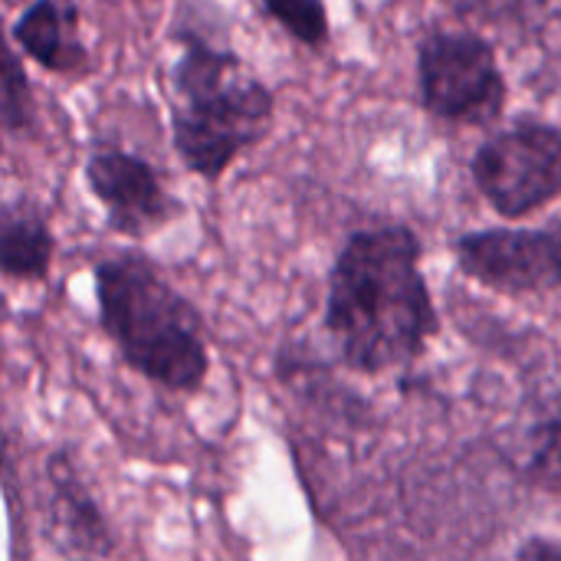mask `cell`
<instances>
[{
	"instance_id": "1",
	"label": "cell",
	"mask_w": 561,
	"mask_h": 561,
	"mask_svg": "<svg viewBox=\"0 0 561 561\" xmlns=\"http://www.w3.org/2000/svg\"><path fill=\"white\" fill-rule=\"evenodd\" d=\"M437 329L417 237L408 227L352 233L335 256L325 302L339 358L352 371L381 375L421 358Z\"/></svg>"
},
{
	"instance_id": "2",
	"label": "cell",
	"mask_w": 561,
	"mask_h": 561,
	"mask_svg": "<svg viewBox=\"0 0 561 561\" xmlns=\"http://www.w3.org/2000/svg\"><path fill=\"white\" fill-rule=\"evenodd\" d=\"M95 299L105 335L148 381L197 391L210 358L197 309L145 256H115L95 270Z\"/></svg>"
},
{
	"instance_id": "3",
	"label": "cell",
	"mask_w": 561,
	"mask_h": 561,
	"mask_svg": "<svg viewBox=\"0 0 561 561\" xmlns=\"http://www.w3.org/2000/svg\"><path fill=\"white\" fill-rule=\"evenodd\" d=\"M174 89L184 99L171 118L174 148L204 181H217L240 151L263 141L273 128V92L240 66V56L197 36H184Z\"/></svg>"
},
{
	"instance_id": "4",
	"label": "cell",
	"mask_w": 561,
	"mask_h": 561,
	"mask_svg": "<svg viewBox=\"0 0 561 561\" xmlns=\"http://www.w3.org/2000/svg\"><path fill=\"white\" fill-rule=\"evenodd\" d=\"M421 102L457 125H486L506 105V79L493 46L477 33L434 30L417 46Z\"/></svg>"
},
{
	"instance_id": "5",
	"label": "cell",
	"mask_w": 561,
	"mask_h": 561,
	"mask_svg": "<svg viewBox=\"0 0 561 561\" xmlns=\"http://www.w3.org/2000/svg\"><path fill=\"white\" fill-rule=\"evenodd\" d=\"M473 181L503 217H526L561 197V128L516 122L473 154Z\"/></svg>"
},
{
	"instance_id": "6",
	"label": "cell",
	"mask_w": 561,
	"mask_h": 561,
	"mask_svg": "<svg viewBox=\"0 0 561 561\" xmlns=\"http://www.w3.org/2000/svg\"><path fill=\"white\" fill-rule=\"evenodd\" d=\"M460 270L506 296H539L561 286V224L496 227L457 240Z\"/></svg>"
},
{
	"instance_id": "7",
	"label": "cell",
	"mask_w": 561,
	"mask_h": 561,
	"mask_svg": "<svg viewBox=\"0 0 561 561\" xmlns=\"http://www.w3.org/2000/svg\"><path fill=\"white\" fill-rule=\"evenodd\" d=\"M85 184L105 207L112 230L125 237H145L178 214V204L158 181L154 168L118 148H102L89 158Z\"/></svg>"
},
{
	"instance_id": "8",
	"label": "cell",
	"mask_w": 561,
	"mask_h": 561,
	"mask_svg": "<svg viewBox=\"0 0 561 561\" xmlns=\"http://www.w3.org/2000/svg\"><path fill=\"white\" fill-rule=\"evenodd\" d=\"M13 43L53 72H79L89 66L76 0H33L13 23Z\"/></svg>"
},
{
	"instance_id": "9",
	"label": "cell",
	"mask_w": 561,
	"mask_h": 561,
	"mask_svg": "<svg viewBox=\"0 0 561 561\" xmlns=\"http://www.w3.org/2000/svg\"><path fill=\"white\" fill-rule=\"evenodd\" d=\"M53 263V233L46 220L26 204L3 207V230H0V266L7 279L36 283L46 279Z\"/></svg>"
},
{
	"instance_id": "10",
	"label": "cell",
	"mask_w": 561,
	"mask_h": 561,
	"mask_svg": "<svg viewBox=\"0 0 561 561\" xmlns=\"http://www.w3.org/2000/svg\"><path fill=\"white\" fill-rule=\"evenodd\" d=\"M49 473H53V483H56V490H59V500H56V503H59V510H66V519H69L72 536H76V539H92L95 549L105 552V549H108V542H105L108 533H105V526H102L95 506L85 500L82 486H76V480L69 477V463H66L62 457H56V460H49Z\"/></svg>"
},
{
	"instance_id": "11",
	"label": "cell",
	"mask_w": 561,
	"mask_h": 561,
	"mask_svg": "<svg viewBox=\"0 0 561 561\" xmlns=\"http://www.w3.org/2000/svg\"><path fill=\"white\" fill-rule=\"evenodd\" d=\"M260 7L302 46L319 49L329 43V13L322 0H260Z\"/></svg>"
},
{
	"instance_id": "12",
	"label": "cell",
	"mask_w": 561,
	"mask_h": 561,
	"mask_svg": "<svg viewBox=\"0 0 561 561\" xmlns=\"http://www.w3.org/2000/svg\"><path fill=\"white\" fill-rule=\"evenodd\" d=\"M3 125L7 131H20L33 122V92H30V79L16 59V53L3 56Z\"/></svg>"
},
{
	"instance_id": "13",
	"label": "cell",
	"mask_w": 561,
	"mask_h": 561,
	"mask_svg": "<svg viewBox=\"0 0 561 561\" xmlns=\"http://www.w3.org/2000/svg\"><path fill=\"white\" fill-rule=\"evenodd\" d=\"M529 477L539 486H546L552 493H561V417H556L546 427H539L536 447H533Z\"/></svg>"
},
{
	"instance_id": "14",
	"label": "cell",
	"mask_w": 561,
	"mask_h": 561,
	"mask_svg": "<svg viewBox=\"0 0 561 561\" xmlns=\"http://www.w3.org/2000/svg\"><path fill=\"white\" fill-rule=\"evenodd\" d=\"M460 16H477L483 23H519L542 10L549 0H447Z\"/></svg>"
}]
</instances>
